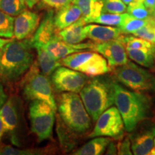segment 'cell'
<instances>
[{"mask_svg": "<svg viewBox=\"0 0 155 155\" xmlns=\"http://www.w3.org/2000/svg\"><path fill=\"white\" fill-rule=\"evenodd\" d=\"M102 12L122 14L127 10V7L121 0H101Z\"/></svg>", "mask_w": 155, "mask_h": 155, "instance_id": "obj_31", "label": "cell"}, {"mask_svg": "<svg viewBox=\"0 0 155 155\" xmlns=\"http://www.w3.org/2000/svg\"><path fill=\"white\" fill-rule=\"evenodd\" d=\"M95 45L96 42H88L84 43L81 42L78 44L68 43L62 40L57 33L44 46L43 48L54 58L61 61L63 58L78 52L94 50Z\"/></svg>", "mask_w": 155, "mask_h": 155, "instance_id": "obj_13", "label": "cell"}, {"mask_svg": "<svg viewBox=\"0 0 155 155\" xmlns=\"http://www.w3.org/2000/svg\"><path fill=\"white\" fill-rule=\"evenodd\" d=\"M55 111V109L43 101L34 100L30 103L29 115L31 129L39 141L46 140L52 137Z\"/></svg>", "mask_w": 155, "mask_h": 155, "instance_id": "obj_8", "label": "cell"}, {"mask_svg": "<svg viewBox=\"0 0 155 155\" xmlns=\"http://www.w3.org/2000/svg\"><path fill=\"white\" fill-rule=\"evenodd\" d=\"M95 2H101V0H94Z\"/></svg>", "mask_w": 155, "mask_h": 155, "instance_id": "obj_44", "label": "cell"}, {"mask_svg": "<svg viewBox=\"0 0 155 155\" xmlns=\"http://www.w3.org/2000/svg\"><path fill=\"white\" fill-rule=\"evenodd\" d=\"M128 13L116 14V13H104L102 12L98 17L93 19L91 23H97L108 26H116L117 28L121 27Z\"/></svg>", "mask_w": 155, "mask_h": 155, "instance_id": "obj_24", "label": "cell"}, {"mask_svg": "<svg viewBox=\"0 0 155 155\" xmlns=\"http://www.w3.org/2000/svg\"><path fill=\"white\" fill-rule=\"evenodd\" d=\"M152 15H153V17H154L155 18V9H154V12H153V14H152Z\"/></svg>", "mask_w": 155, "mask_h": 155, "instance_id": "obj_43", "label": "cell"}, {"mask_svg": "<svg viewBox=\"0 0 155 155\" xmlns=\"http://www.w3.org/2000/svg\"><path fill=\"white\" fill-rule=\"evenodd\" d=\"M144 5L148 9V10L153 14L155 9V0H144Z\"/></svg>", "mask_w": 155, "mask_h": 155, "instance_id": "obj_37", "label": "cell"}, {"mask_svg": "<svg viewBox=\"0 0 155 155\" xmlns=\"http://www.w3.org/2000/svg\"><path fill=\"white\" fill-rule=\"evenodd\" d=\"M126 5H129V4L132 3V2H141V3H144V0H121Z\"/></svg>", "mask_w": 155, "mask_h": 155, "instance_id": "obj_40", "label": "cell"}, {"mask_svg": "<svg viewBox=\"0 0 155 155\" xmlns=\"http://www.w3.org/2000/svg\"><path fill=\"white\" fill-rule=\"evenodd\" d=\"M73 3L81 9L82 17L86 24H90L93 19L102 13V2H95L94 0H73Z\"/></svg>", "mask_w": 155, "mask_h": 155, "instance_id": "obj_23", "label": "cell"}, {"mask_svg": "<svg viewBox=\"0 0 155 155\" xmlns=\"http://www.w3.org/2000/svg\"><path fill=\"white\" fill-rule=\"evenodd\" d=\"M82 17L81 9L75 4L71 3L63 8L58 9L54 16L56 30H62L78 20Z\"/></svg>", "mask_w": 155, "mask_h": 155, "instance_id": "obj_18", "label": "cell"}, {"mask_svg": "<svg viewBox=\"0 0 155 155\" xmlns=\"http://www.w3.org/2000/svg\"><path fill=\"white\" fill-rule=\"evenodd\" d=\"M150 154V155H155V147H153V148L151 150Z\"/></svg>", "mask_w": 155, "mask_h": 155, "instance_id": "obj_42", "label": "cell"}, {"mask_svg": "<svg viewBox=\"0 0 155 155\" xmlns=\"http://www.w3.org/2000/svg\"><path fill=\"white\" fill-rule=\"evenodd\" d=\"M94 50L106 58L111 68L124 65L129 61L124 45L119 38L98 43L96 42Z\"/></svg>", "mask_w": 155, "mask_h": 155, "instance_id": "obj_12", "label": "cell"}, {"mask_svg": "<svg viewBox=\"0 0 155 155\" xmlns=\"http://www.w3.org/2000/svg\"><path fill=\"white\" fill-rule=\"evenodd\" d=\"M60 61L62 65L84 73L88 77L104 75L111 71L106 58L98 52H78Z\"/></svg>", "mask_w": 155, "mask_h": 155, "instance_id": "obj_7", "label": "cell"}, {"mask_svg": "<svg viewBox=\"0 0 155 155\" xmlns=\"http://www.w3.org/2000/svg\"><path fill=\"white\" fill-rule=\"evenodd\" d=\"M7 95L5 91V88H4L3 83L0 80V109L2 107L6 101L7 99Z\"/></svg>", "mask_w": 155, "mask_h": 155, "instance_id": "obj_35", "label": "cell"}, {"mask_svg": "<svg viewBox=\"0 0 155 155\" xmlns=\"http://www.w3.org/2000/svg\"><path fill=\"white\" fill-rule=\"evenodd\" d=\"M30 39H12L0 49V80L12 84L24 76L34 63Z\"/></svg>", "mask_w": 155, "mask_h": 155, "instance_id": "obj_1", "label": "cell"}, {"mask_svg": "<svg viewBox=\"0 0 155 155\" xmlns=\"http://www.w3.org/2000/svg\"><path fill=\"white\" fill-rule=\"evenodd\" d=\"M87 24L82 17L78 20L68 28L58 31V35L64 42L71 44H78L85 40L86 38L84 27Z\"/></svg>", "mask_w": 155, "mask_h": 155, "instance_id": "obj_19", "label": "cell"}, {"mask_svg": "<svg viewBox=\"0 0 155 155\" xmlns=\"http://www.w3.org/2000/svg\"><path fill=\"white\" fill-rule=\"evenodd\" d=\"M46 150L42 149H26L19 150L10 146H4L0 149V155H36L44 154Z\"/></svg>", "mask_w": 155, "mask_h": 155, "instance_id": "obj_32", "label": "cell"}, {"mask_svg": "<svg viewBox=\"0 0 155 155\" xmlns=\"http://www.w3.org/2000/svg\"><path fill=\"white\" fill-rule=\"evenodd\" d=\"M114 81L111 77L96 76L88 81L79 93L94 121H96L103 112L114 104Z\"/></svg>", "mask_w": 155, "mask_h": 155, "instance_id": "obj_3", "label": "cell"}, {"mask_svg": "<svg viewBox=\"0 0 155 155\" xmlns=\"http://www.w3.org/2000/svg\"><path fill=\"white\" fill-rule=\"evenodd\" d=\"M35 50L38 54L37 63L38 64V66L42 73L47 76L51 75L58 67L62 65L61 61L50 55L45 48H38Z\"/></svg>", "mask_w": 155, "mask_h": 155, "instance_id": "obj_22", "label": "cell"}, {"mask_svg": "<svg viewBox=\"0 0 155 155\" xmlns=\"http://www.w3.org/2000/svg\"><path fill=\"white\" fill-rule=\"evenodd\" d=\"M4 132H5V131H4L2 121L1 117H0V140H1V138H2V137Z\"/></svg>", "mask_w": 155, "mask_h": 155, "instance_id": "obj_41", "label": "cell"}, {"mask_svg": "<svg viewBox=\"0 0 155 155\" xmlns=\"http://www.w3.org/2000/svg\"><path fill=\"white\" fill-rule=\"evenodd\" d=\"M152 17H150L148 19H142L136 18V17H134L128 14L124 22L119 28L121 30L122 34H134L137 30H139V29H141L148 24Z\"/></svg>", "mask_w": 155, "mask_h": 155, "instance_id": "obj_25", "label": "cell"}, {"mask_svg": "<svg viewBox=\"0 0 155 155\" xmlns=\"http://www.w3.org/2000/svg\"><path fill=\"white\" fill-rule=\"evenodd\" d=\"M88 76L68 67L60 66L51 75L52 83L58 92L79 94L88 83Z\"/></svg>", "mask_w": 155, "mask_h": 155, "instance_id": "obj_10", "label": "cell"}, {"mask_svg": "<svg viewBox=\"0 0 155 155\" xmlns=\"http://www.w3.org/2000/svg\"><path fill=\"white\" fill-rule=\"evenodd\" d=\"M106 154H118V150H117V145L114 144L113 141H111L110 144H108L106 150Z\"/></svg>", "mask_w": 155, "mask_h": 155, "instance_id": "obj_36", "label": "cell"}, {"mask_svg": "<svg viewBox=\"0 0 155 155\" xmlns=\"http://www.w3.org/2000/svg\"><path fill=\"white\" fill-rule=\"evenodd\" d=\"M13 38H3L0 37V49L4 47L6 44H7L12 40Z\"/></svg>", "mask_w": 155, "mask_h": 155, "instance_id": "obj_39", "label": "cell"}, {"mask_svg": "<svg viewBox=\"0 0 155 155\" xmlns=\"http://www.w3.org/2000/svg\"><path fill=\"white\" fill-rule=\"evenodd\" d=\"M114 104L121 114L128 132L150 117L152 101L141 92L130 91L114 81Z\"/></svg>", "mask_w": 155, "mask_h": 155, "instance_id": "obj_2", "label": "cell"}, {"mask_svg": "<svg viewBox=\"0 0 155 155\" xmlns=\"http://www.w3.org/2000/svg\"><path fill=\"white\" fill-rule=\"evenodd\" d=\"M128 57L139 65L148 68L154 65L155 45L152 48H144L140 49L126 48Z\"/></svg>", "mask_w": 155, "mask_h": 155, "instance_id": "obj_21", "label": "cell"}, {"mask_svg": "<svg viewBox=\"0 0 155 155\" xmlns=\"http://www.w3.org/2000/svg\"><path fill=\"white\" fill-rule=\"evenodd\" d=\"M118 82L137 92H155V76L131 61L116 67L114 71Z\"/></svg>", "mask_w": 155, "mask_h": 155, "instance_id": "obj_6", "label": "cell"}, {"mask_svg": "<svg viewBox=\"0 0 155 155\" xmlns=\"http://www.w3.org/2000/svg\"><path fill=\"white\" fill-rule=\"evenodd\" d=\"M22 101L18 96H11L7 98L0 109V117L2 121L4 131L11 136L14 144H19L15 137L19 126L21 117Z\"/></svg>", "mask_w": 155, "mask_h": 155, "instance_id": "obj_11", "label": "cell"}, {"mask_svg": "<svg viewBox=\"0 0 155 155\" xmlns=\"http://www.w3.org/2000/svg\"><path fill=\"white\" fill-rule=\"evenodd\" d=\"M125 126L117 108L111 106L103 112L96 120V125L89 137H107L119 139L123 137Z\"/></svg>", "mask_w": 155, "mask_h": 155, "instance_id": "obj_9", "label": "cell"}, {"mask_svg": "<svg viewBox=\"0 0 155 155\" xmlns=\"http://www.w3.org/2000/svg\"><path fill=\"white\" fill-rule=\"evenodd\" d=\"M155 126L141 129L131 138V150L135 155H147L154 146Z\"/></svg>", "mask_w": 155, "mask_h": 155, "instance_id": "obj_16", "label": "cell"}, {"mask_svg": "<svg viewBox=\"0 0 155 155\" xmlns=\"http://www.w3.org/2000/svg\"><path fill=\"white\" fill-rule=\"evenodd\" d=\"M27 7L23 0H0V10L12 17H17Z\"/></svg>", "mask_w": 155, "mask_h": 155, "instance_id": "obj_26", "label": "cell"}, {"mask_svg": "<svg viewBox=\"0 0 155 155\" xmlns=\"http://www.w3.org/2000/svg\"><path fill=\"white\" fill-rule=\"evenodd\" d=\"M127 13L131 16L138 19H148L152 16V14L145 7L144 3L132 2L127 7Z\"/></svg>", "mask_w": 155, "mask_h": 155, "instance_id": "obj_30", "label": "cell"}, {"mask_svg": "<svg viewBox=\"0 0 155 155\" xmlns=\"http://www.w3.org/2000/svg\"><path fill=\"white\" fill-rule=\"evenodd\" d=\"M40 22V16L36 12L25 9L15 18V39L22 40L30 38L35 32Z\"/></svg>", "mask_w": 155, "mask_h": 155, "instance_id": "obj_14", "label": "cell"}, {"mask_svg": "<svg viewBox=\"0 0 155 155\" xmlns=\"http://www.w3.org/2000/svg\"><path fill=\"white\" fill-rule=\"evenodd\" d=\"M133 35L155 45V18L153 15L148 24L139 29Z\"/></svg>", "mask_w": 155, "mask_h": 155, "instance_id": "obj_29", "label": "cell"}, {"mask_svg": "<svg viewBox=\"0 0 155 155\" xmlns=\"http://www.w3.org/2000/svg\"><path fill=\"white\" fill-rule=\"evenodd\" d=\"M14 17L0 10V37L4 38H14Z\"/></svg>", "mask_w": 155, "mask_h": 155, "instance_id": "obj_27", "label": "cell"}, {"mask_svg": "<svg viewBox=\"0 0 155 155\" xmlns=\"http://www.w3.org/2000/svg\"><path fill=\"white\" fill-rule=\"evenodd\" d=\"M154 146H155V139H154Z\"/></svg>", "mask_w": 155, "mask_h": 155, "instance_id": "obj_46", "label": "cell"}, {"mask_svg": "<svg viewBox=\"0 0 155 155\" xmlns=\"http://www.w3.org/2000/svg\"><path fill=\"white\" fill-rule=\"evenodd\" d=\"M154 64H155V54H154Z\"/></svg>", "mask_w": 155, "mask_h": 155, "instance_id": "obj_45", "label": "cell"}, {"mask_svg": "<svg viewBox=\"0 0 155 155\" xmlns=\"http://www.w3.org/2000/svg\"><path fill=\"white\" fill-rule=\"evenodd\" d=\"M84 32L86 38L91 39L93 42H103L116 40L122 33L119 28L111 26H104L99 25L87 24L84 27Z\"/></svg>", "mask_w": 155, "mask_h": 155, "instance_id": "obj_17", "label": "cell"}, {"mask_svg": "<svg viewBox=\"0 0 155 155\" xmlns=\"http://www.w3.org/2000/svg\"><path fill=\"white\" fill-rule=\"evenodd\" d=\"M57 106L60 116L70 129L81 134L90 129L91 117L78 94L63 92L59 96Z\"/></svg>", "mask_w": 155, "mask_h": 155, "instance_id": "obj_4", "label": "cell"}, {"mask_svg": "<svg viewBox=\"0 0 155 155\" xmlns=\"http://www.w3.org/2000/svg\"><path fill=\"white\" fill-rule=\"evenodd\" d=\"M54 16L55 13L53 9L48 10L40 22L34 35L30 39L31 45L35 49L43 48L58 32L55 26Z\"/></svg>", "mask_w": 155, "mask_h": 155, "instance_id": "obj_15", "label": "cell"}, {"mask_svg": "<svg viewBox=\"0 0 155 155\" xmlns=\"http://www.w3.org/2000/svg\"><path fill=\"white\" fill-rule=\"evenodd\" d=\"M119 39L122 42V43L124 45L126 48H130V49L152 48L155 45L144 39L138 38L134 35H121Z\"/></svg>", "mask_w": 155, "mask_h": 155, "instance_id": "obj_28", "label": "cell"}, {"mask_svg": "<svg viewBox=\"0 0 155 155\" xmlns=\"http://www.w3.org/2000/svg\"><path fill=\"white\" fill-rule=\"evenodd\" d=\"M25 2V3L26 4L27 7L29 8H32L35 5H36L40 0H23Z\"/></svg>", "mask_w": 155, "mask_h": 155, "instance_id": "obj_38", "label": "cell"}, {"mask_svg": "<svg viewBox=\"0 0 155 155\" xmlns=\"http://www.w3.org/2000/svg\"><path fill=\"white\" fill-rule=\"evenodd\" d=\"M73 0H42V2L48 7L55 9H60L73 3Z\"/></svg>", "mask_w": 155, "mask_h": 155, "instance_id": "obj_34", "label": "cell"}, {"mask_svg": "<svg viewBox=\"0 0 155 155\" xmlns=\"http://www.w3.org/2000/svg\"><path fill=\"white\" fill-rule=\"evenodd\" d=\"M118 154L131 155L133 154L131 150V143L129 137H126L124 139L120 141L117 144Z\"/></svg>", "mask_w": 155, "mask_h": 155, "instance_id": "obj_33", "label": "cell"}, {"mask_svg": "<svg viewBox=\"0 0 155 155\" xmlns=\"http://www.w3.org/2000/svg\"><path fill=\"white\" fill-rule=\"evenodd\" d=\"M112 141L110 137H96L73 153L75 155H100L106 152Z\"/></svg>", "mask_w": 155, "mask_h": 155, "instance_id": "obj_20", "label": "cell"}, {"mask_svg": "<svg viewBox=\"0 0 155 155\" xmlns=\"http://www.w3.org/2000/svg\"><path fill=\"white\" fill-rule=\"evenodd\" d=\"M22 91L25 98L30 101L40 100L57 110L53 88L49 78L41 71L37 62H34L22 80Z\"/></svg>", "mask_w": 155, "mask_h": 155, "instance_id": "obj_5", "label": "cell"}]
</instances>
